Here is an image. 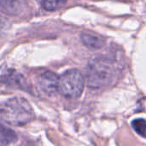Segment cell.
<instances>
[{
	"mask_svg": "<svg viewBox=\"0 0 146 146\" xmlns=\"http://www.w3.org/2000/svg\"><path fill=\"white\" fill-rule=\"evenodd\" d=\"M38 86L47 95H53L58 91L59 77L51 71H45L38 77Z\"/></svg>",
	"mask_w": 146,
	"mask_h": 146,
	"instance_id": "277c9868",
	"label": "cell"
},
{
	"mask_svg": "<svg viewBox=\"0 0 146 146\" xmlns=\"http://www.w3.org/2000/svg\"><path fill=\"white\" fill-rule=\"evenodd\" d=\"M133 128L141 136H145L146 121L144 119H136L132 122Z\"/></svg>",
	"mask_w": 146,
	"mask_h": 146,
	"instance_id": "9c48e42d",
	"label": "cell"
},
{
	"mask_svg": "<svg viewBox=\"0 0 146 146\" xmlns=\"http://www.w3.org/2000/svg\"><path fill=\"white\" fill-rule=\"evenodd\" d=\"M0 117L11 126L21 127L33 120L34 112L28 101L15 97L0 104Z\"/></svg>",
	"mask_w": 146,
	"mask_h": 146,
	"instance_id": "6da1fadb",
	"label": "cell"
},
{
	"mask_svg": "<svg viewBox=\"0 0 146 146\" xmlns=\"http://www.w3.org/2000/svg\"><path fill=\"white\" fill-rule=\"evenodd\" d=\"M115 75L112 60L106 56L92 58L86 67V82L89 87L100 88L110 85Z\"/></svg>",
	"mask_w": 146,
	"mask_h": 146,
	"instance_id": "7a4b0ae2",
	"label": "cell"
},
{
	"mask_svg": "<svg viewBox=\"0 0 146 146\" xmlns=\"http://www.w3.org/2000/svg\"><path fill=\"white\" fill-rule=\"evenodd\" d=\"M3 25H4V22L0 19V31L3 29Z\"/></svg>",
	"mask_w": 146,
	"mask_h": 146,
	"instance_id": "30bf717a",
	"label": "cell"
},
{
	"mask_svg": "<svg viewBox=\"0 0 146 146\" xmlns=\"http://www.w3.org/2000/svg\"><path fill=\"white\" fill-rule=\"evenodd\" d=\"M1 81L6 86L21 90H28V84L24 76L15 70H7L1 76Z\"/></svg>",
	"mask_w": 146,
	"mask_h": 146,
	"instance_id": "5b68a950",
	"label": "cell"
},
{
	"mask_svg": "<svg viewBox=\"0 0 146 146\" xmlns=\"http://www.w3.org/2000/svg\"><path fill=\"white\" fill-rule=\"evenodd\" d=\"M67 0H42V7L48 11H53L62 7Z\"/></svg>",
	"mask_w": 146,
	"mask_h": 146,
	"instance_id": "ba28073f",
	"label": "cell"
},
{
	"mask_svg": "<svg viewBox=\"0 0 146 146\" xmlns=\"http://www.w3.org/2000/svg\"><path fill=\"white\" fill-rule=\"evenodd\" d=\"M85 86V80L82 74L77 69H69L59 77L58 92L65 98H79Z\"/></svg>",
	"mask_w": 146,
	"mask_h": 146,
	"instance_id": "3957f363",
	"label": "cell"
},
{
	"mask_svg": "<svg viewBox=\"0 0 146 146\" xmlns=\"http://www.w3.org/2000/svg\"><path fill=\"white\" fill-rule=\"evenodd\" d=\"M80 40L87 48L92 50H98L104 46L105 40L102 37L96 36L92 33H83L80 34Z\"/></svg>",
	"mask_w": 146,
	"mask_h": 146,
	"instance_id": "8992f818",
	"label": "cell"
},
{
	"mask_svg": "<svg viewBox=\"0 0 146 146\" xmlns=\"http://www.w3.org/2000/svg\"><path fill=\"white\" fill-rule=\"evenodd\" d=\"M37 1H40V2H41V1H42V0H37Z\"/></svg>",
	"mask_w": 146,
	"mask_h": 146,
	"instance_id": "8fae6325",
	"label": "cell"
},
{
	"mask_svg": "<svg viewBox=\"0 0 146 146\" xmlns=\"http://www.w3.org/2000/svg\"><path fill=\"white\" fill-rule=\"evenodd\" d=\"M17 140V136L14 131L0 124V145H8Z\"/></svg>",
	"mask_w": 146,
	"mask_h": 146,
	"instance_id": "52a82bcc",
	"label": "cell"
}]
</instances>
